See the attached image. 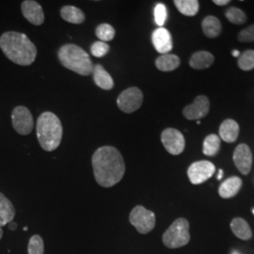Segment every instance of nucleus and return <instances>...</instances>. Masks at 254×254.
I'll use <instances>...</instances> for the list:
<instances>
[{
  "label": "nucleus",
  "mask_w": 254,
  "mask_h": 254,
  "mask_svg": "<svg viewBox=\"0 0 254 254\" xmlns=\"http://www.w3.org/2000/svg\"><path fill=\"white\" fill-rule=\"evenodd\" d=\"M253 213H254V210H253Z\"/></svg>",
  "instance_id": "4c0bfd02"
},
{
  "label": "nucleus",
  "mask_w": 254,
  "mask_h": 254,
  "mask_svg": "<svg viewBox=\"0 0 254 254\" xmlns=\"http://www.w3.org/2000/svg\"><path fill=\"white\" fill-rule=\"evenodd\" d=\"M201 27L203 33L208 38H216L221 32V23L215 16H207L203 19Z\"/></svg>",
  "instance_id": "5701e85b"
},
{
  "label": "nucleus",
  "mask_w": 254,
  "mask_h": 254,
  "mask_svg": "<svg viewBox=\"0 0 254 254\" xmlns=\"http://www.w3.org/2000/svg\"><path fill=\"white\" fill-rule=\"evenodd\" d=\"M180 59L173 54L161 55L155 61V66L162 72H172L180 66Z\"/></svg>",
  "instance_id": "6ab92c4d"
},
{
  "label": "nucleus",
  "mask_w": 254,
  "mask_h": 254,
  "mask_svg": "<svg viewBox=\"0 0 254 254\" xmlns=\"http://www.w3.org/2000/svg\"><path fill=\"white\" fill-rule=\"evenodd\" d=\"M220 148V137L215 135L211 134L205 137L203 141V147H202V152L203 154L207 156H214L217 154Z\"/></svg>",
  "instance_id": "393cba45"
},
{
  "label": "nucleus",
  "mask_w": 254,
  "mask_h": 254,
  "mask_svg": "<svg viewBox=\"0 0 254 254\" xmlns=\"http://www.w3.org/2000/svg\"><path fill=\"white\" fill-rule=\"evenodd\" d=\"M15 217V208L11 201L0 192V226L10 223Z\"/></svg>",
  "instance_id": "a211bd4d"
},
{
  "label": "nucleus",
  "mask_w": 254,
  "mask_h": 254,
  "mask_svg": "<svg viewBox=\"0 0 254 254\" xmlns=\"http://www.w3.org/2000/svg\"><path fill=\"white\" fill-rule=\"evenodd\" d=\"M210 109V102L205 95H199L195 98L194 102L187 106L184 110L183 114L188 120H200L205 117L208 114Z\"/></svg>",
  "instance_id": "9b49d317"
},
{
  "label": "nucleus",
  "mask_w": 254,
  "mask_h": 254,
  "mask_svg": "<svg viewBox=\"0 0 254 254\" xmlns=\"http://www.w3.org/2000/svg\"><path fill=\"white\" fill-rule=\"evenodd\" d=\"M225 16L231 23L236 25H242L247 21L245 12L242 9H238L236 7H232L228 9L225 12Z\"/></svg>",
  "instance_id": "c85d7f7f"
},
{
  "label": "nucleus",
  "mask_w": 254,
  "mask_h": 254,
  "mask_svg": "<svg viewBox=\"0 0 254 254\" xmlns=\"http://www.w3.org/2000/svg\"><path fill=\"white\" fill-rule=\"evenodd\" d=\"M233 56H234V57H236V58H237V57H240V52H239V51H237V50H234V51H233Z\"/></svg>",
  "instance_id": "f704fd0d"
},
{
  "label": "nucleus",
  "mask_w": 254,
  "mask_h": 254,
  "mask_svg": "<svg viewBox=\"0 0 254 254\" xmlns=\"http://www.w3.org/2000/svg\"><path fill=\"white\" fill-rule=\"evenodd\" d=\"M213 2L218 6H225L230 3V0H214Z\"/></svg>",
  "instance_id": "473e14b6"
},
{
  "label": "nucleus",
  "mask_w": 254,
  "mask_h": 254,
  "mask_svg": "<svg viewBox=\"0 0 254 254\" xmlns=\"http://www.w3.org/2000/svg\"><path fill=\"white\" fill-rule=\"evenodd\" d=\"M231 229L234 235L242 240H249L253 236L252 229L249 223L243 218H234L231 222Z\"/></svg>",
  "instance_id": "412c9836"
},
{
  "label": "nucleus",
  "mask_w": 254,
  "mask_h": 254,
  "mask_svg": "<svg viewBox=\"0 0 254 254\" xmlns=\"http://www.w3.org/2000/svg\"><path fill=\"white\" fill-rule=\"evenodd\" d=\"M237 39L243 43L254 42V25H252L238 33Z\"/></svg>",
  "instance_id": "2f4dec72"
},
{
  "label": "nucleus",
  "mask_w": 254,
  "mask_h": 254,
  "mask_svg": "<svg viewBox=\"0 0 254 254\" xmlns=\"http://www.w3.org/2000/svg\"><path fill=\"white\" fill-rule=\"evenodd\" d=\"M61 15L64 21L71 24H82L85 21V14L81 9L74 6H64L61 9Z\"/></svg>",
  "instance_id": "4be33fe9"
},
{
  "label": "nucleus",
  "mask_w": 254,
  "mask_h": 254,
  "mask_svg": "<svg viewBox=\"0 0 254 254\" xmlns=\"http://www.w3.org/2000/svg\"><path fill=\"white\" fill-rule=\"evenodd\" d=\"M216 172V167L206 160L197 161L191 164L188 170V176L193 185H200L211 178Z\"/></svg>",
  "instance_id": "1a4fd4ad"
},
{
  "label": "nucleus",
  "mask_w": 254,
  "mask_h": 254,
  "mask_svg": "<svg viewBox=\"0 0 254 254\" xmlns=\"http://www.w3.org/2000/svg\"><path fill=\"white\" fill-rule=\"evenodd\" d=\"M152 41L155 50L161 55L169 54L173 49V39L170 31L165 27H158L152 35Z\"/></svg>",
  "instance_id": "4468645a"
},
{
  "label": "nucleus",
  "mask_w": 254,
  "mask_h": 254,
  "mask_svg": "<svg viewBox=\"0 0 254 254\" xmlns=\"http://www.w3.org/2000/svg\"><path fill=\"white\" fill-rule=\"evenodd\" d=\"M234 162L237 170L247 175L251 173L253 166V154L250 147L247 144L237 146L234 153Z\"/></svg>",
  "instance_id": "ddd939ff"
},
{
  "label": "nucleus",
  "mask_w": 254,
  "mask_h": 254,
  "mask_svg": "<svg viewBox=\"0 0 254 254\" xmlns=\"http://www.w3.org/2000/svg\"><path fill=\"white\" fill-rule=\"evenodd\" d=\"M93 175L103 188H112L125 176L126 164L118 149L113 146L98 148L91 157Z\"/></svg>",
  "instance_id": "f257e3e1"
},
{
  "label": "nucleus",
  "mask_w": 254,
  "mask_h": 254,
  "mask_svg": "<svg viewBox=\"0 0 254 254\" xmlns=\"http://www.w3.org/2000/svg\"><path fill=\"white\" fill-rule=\"evenodd\" d=\"M28 254H45V243L42 236L35 235L32 236L27 245Z\"/></svg>",
  "instance_id": "cd10ccee"
},
{
  "label": "nucleus",
  "mask_w": 254,
  "mask_h": 254,
  "mask_svg": "<svg viewBox=\"0 0 254 254\" xmlns=\"http://www.w3.org/2000/svg\"><path fill=\"white\" fill-rule=\"evenodd\" d=\"M161 141L168 153L173 155L182 154L185 150L186 140L181 132L174 128H167L161 134Z\"/></svg>",
  "instance_id": "9d476101"
},
{
  "label": "nucleus",
  "mask_w": 254,
  "mask_h": 254,
  "mask_svg": "<svg viewBox=\"0 0 254 254\" xmlns=\"http://www.w3.org/2000/svg\"><path fill=\"white\" fill-rule=\"evenodd\" d=\"M239 135V126L232 119L225 120L219 127V137L228 143L235 142Z\"/></svg>",
  "instance_id": "2eb2a0df"
},
{
  "label": "nucleus",
  "mask_w": 254,
  "mask_h": 254,
  "mask_svg": "<svg viewBox=\"0 0 254 254\" xmlns=\"http://www.w3.org/2000/svg\"><path fill=\"white\" fill-rule=\"evenodd\" d=\"M58 57L62 65L80 75H90L94 65L89 54L80 46L68 44L62 46L58 51Z\"/></svg>",
  "instance_id": "20e7f679"
},
{
  "label": "nucleus",
  "mask_w": 254,
  "mask_h": 254,
  "mask_svg": "<svg viewBox=\"0 0 254 254\" xmlns=\"http://www.w3.org/2000/svg\"><path fill=\"white\" fill-rule=\"evenodd\" d=\"M129 221L139 234L146 235L154 230L155 215L154 212L146 209L142 205H136L132 209L129 215Z\"/></svg>",
  "instance_id": "423d86ee"
},
{
  "label": "nucleus",
  "mask_w": 254,
  "mask_h": 254,
  "mask_svg": "<svg viewBox=\"0 0 254 254\" xmlns=\"http://www.w3.org/2000/svg\"><path fill=\"white\" fill-rule=\"evenodd\" d=\"M238 67L243 71H251L254 69V51L247 50L240 55L238 59Z\"/></svg>",
  "instance_id": "bb28decb"
},
{
  "label": "nucleus",
  "mask_w": 254,
  "mask_h": 254,
  "mask_svg": "<svg viewBox=\"0 0 254 254\" xmlns=\"http://www.w3.org/2000/svg\"><path fill=\"white\" fill-rule=\"evenodd\" d=\"M241 187L242 180L237 176H233L226 179L220 185L218 189V194L223 199H230L236 196L240 190Z\"/></svg>",
  "instance_id": "dca6fc26"
},
{
  "label": "nucleus",
  "mask_w": 254,
  "mask_h": 254,
  "mask_svg": "<svg viewBox=\"0 0 254 254\" xmlns=\"http://www.w3.org/2000/svg\"><path fill=\"white\" fill-rule=\"evenodd\" d=\"M174 5L182 14L186 16H194L198 13L200 4L197 0H174Z\"/></svg>",
  "instance_id": "b1692460"
},
{
  "label": "nucleus",
  "mask_w": 254,
  "mask_h": 254,
  "mask_svg": "<svg viewBox=\"0 0 254 254\" xmlns=\"http://www.w3.org/2000/svg\"><path fill=\"white\" fill-rule=\"evenodd\" d=\"M92 74H93L94 83L102 90L109 91L113 89L114 81L109 72H107L101 64H96L94 66Z\"/></svg>",
  "instance_id": "f3484780"
},
{
  "label": "nucleus",
  "mask_w": 254,
  "mask_h": 254,
  "mask_svg": "<svg viewBox=\"0 0 254 254\" xmlns=\"http://www.w3.org/2000/svg\"><path fill=\"white\" fill-rule=\"evenodd\" d=\"M109 45L104 42H95L91 46V53L96 58H103L109 52Z\"/></svg>",
  "instance_id": "c756f323"
},
{
  "label": "nucleus",
  "mask_w": 254,
  "mask_h": 254,
  "mask_svg": "<svg viewBox=\"0 0 254 254\" xmlns=\"http://www.w3.org/2000/svg\"><path fill=\"white\" fill-rule=\"evenodd\" d=\"M0 48L10 62L21 66H29L36 60V46L24 33H3L0 36Z\"/></svg>",
  "instance_id": "f03ea898"
},
{
  "label": "nucleus",
  "mask_w": 254,
  "mask_h": 254,
  "mask_svg": "<svg viewBox=\"0 0 254 254\" xmlns=\"http://www.w3.org/2000/svg\"><path fill=\"white\" fill-rule=\"evenodd\" d=\"M2 236H3V230H2V227L0 226V240H1Z\"/></svg>",
  "instance_id": "e433bc0d"
},
{
  "label": "nucleus",
  "mask_w": 254,
  "mask_h": 254,
  "mask_svg": "<svg viewBox=\"0 0 254 254\" xmlns=\"http://www.w3.org/2000/svg\"><path fill=\"white\" fill-rule=\"evenodd\" d=\"M190 240V222L184 218L174 220L162 236L164 245L169 249L182 248L189 244Z\"/></svg>",
  "instance_id": "39448f33"
},
{
  "label": "nucleus",
  "mask_w": 254,
  "mask_h": 254,
  "mask_svg": "<svg viewBox=\"0 0 254 254\" xmlns=\"http://www.w3.org/2000/svg\"><path fill=\"white\" fill-rule=\"evenodd\" d=\"M95 34L101 42H109L115 37V29L109 24H102L96 27Z\"/></svg>",
  "instance_id": "a878e982"
},
{
  "label": "nucleus",
  "mask_w": 254,
  "mask_h": 254,
  "mask_svg": "<svg viewBox=\"0 0 254 254\" xmlns=\"http://www.w3.org/2000/svg\"><path fill=\"white\" fill-rule=\"evenodd\" d=\"M11 123L14 130L23 136L29 135L34 127V121L29 109L18 106L14 108L11 113Z\"/></svg>",
  "instance_id": "6e6552de"
},
{
  "label": "nucleus",
  "mask_w": 254,
  "mask_h": 254,
  "mask_svg": "<svg viewBox=\"0 0 254 254\" xmlns=\"http://www.w3.org/2000/svg\"><path fill=\"white\" fill-rule=\"evenodd\" d=\"M8 225H9V230H11V231H14V230L17 228V224H16L15 222H12V221H11L10 223H9Z\"/></svg>",
  "instance_id": "72a5a7b5"
},
{
  "label": "nucleus",
  "mask_w": 254,
  "mask_h": 254,
  "mask_svg": "<svg viewBox=\"0 0 254 254\" xmlns=\"http://www.w3.org/2000/svg\"><path fill=\"white\" fill-rule=\"evenodd\" d=\"M214 63V56L207 51H199L192 55L190 60L191 68L196 70H203L209 68Z\"/></svg>",
  "instance_id": "aec40b11"
},
{
  "label": "nucleus",
  "mask_w": 254,
  "mask_h": 254,
  "mask_svg": "<svg viewBox=\"0 0 254 254\" xmlns=\"http://www.w3.org/2000/svg\"><path fill=\"white\" fill-rule=\"evenodd\" d=\"M37 137L41 147L46 152H52L61 144L64 128L61 120L53 112L46 111L37 120Z\"/></svg>",
  "instance_id": "7ed1b4c3"
},
{
  "label": "nucleus",
  "mask_w": 254,
  "mask_h": 254,
  "mask_svg": "<svg viewBox=\"0 0 254 254\" xmlns=\"http://www.w3.org/2000/svg\"><path fill=\"white\" fill-rule=\"evenodd\" d=\"M143 93L136 87H130L121 92L117 98V106L125 113H133L141 107Z\"/></svg>",
  "instance_id": "0eeeda50"
},
{
  "label": "nucleus",
  "mask_w": 254,
  "mask_h": 254,
  "mask_svg": "<svg viewBox=\"0 0 254 254\" xmlns=\"http://www.w3.org/2000/svg\"><path fill=\"white\" fill-rule=\"evenodd\" d=\"M154 19L155 23L160 27H162L167 19V9L162 3H158L154 8Z\"/></svg>",
  "instance_id": "7c9ffc66"
},
{
  "label": "nucleus",
  "mask_w": 254,
  "mask_h": 254,
  "mask_svg": "<svg viewBox=\"0 0 254 254\" xmlns=\"http://www.w3.org/2000/svg\"><path fill=\"white\" fill-rule=\"evenodd\" d=\"M222 174H223V171H222V170H219V172H218V180H220V179H221V178H222Z\"/></svg>",
  "instance_id": "c9c22d12"
},
{
  "label": "nucleus",
  "mask_w": 254,
  "mask_h": 254,
  "mask_svg": "<svg viewBox=\"0 0 254 254\" xmlns=\"http://www.w3.org/2000/svg\"><path fill=\"white\" fill-rule=\"evenodd\" d=\"M21 10L24 17L34 26H41L45 22V13L42 6L33 0H25L22 2Z\"/></svg>",
  "instance_id": "f8f14e48"
}]
</instances>
